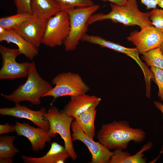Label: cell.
<instances>
[{
    "label": "cell",
    "instance_id": "cell-6",
    "mask_svg": "<svg viewBox=\"0 0 163 163\" xmlns=\"http://www.w3.org/2000/svg\"><path fill=\"white\" fill-rule=\"evenodd\" d=\"M52 82L54 87L44 97H52L54 99L65 96L71 97L86 94L90 89L79 74L71 72L57 75Z\"/></svg>",
    "mask_w": 163,
    "mask_h": 163
},
{
    "label": "cell",
    "instance_id": "cell-22",
    "mask_svg": "<svg viewBox=\"0 0 163 163\" xmlns=\"http://www.w3.org/2000/svg\"><path fill=\"white\" fill-rule=\"evenodd\" d=\"M15 137L13 136L1 135L0 137V158H13L19 150L14 145Z\"/></svg>",
    "mask_w": 163,
    "mask_h": 163
},
{
    "label": "cell",
    "instance_id": "cell-5",
    "mask_svg": "<svg viewBox=\"0 0 163 163\" xmlns=\"http://www.w3.org/2000/svg\"><path fill=\"white\" fill-rule=\"evenodd\" d=\"M100 8L97 4L87 7L76 8L69 11L70 29L69 36L64 45L67 52L74 50L86 33L87 23L89 18Z\"/></svg>",
    "mask_w": 163,
    "mask_h": 163
},
{
    "label": "cell",
    "instance_id": "cell-8",
    "mask_svg": "<svg viewBox=\"0 0 163 163\" xmlns=\"http://www.w3.org/2000/svg\"><path fill=\"white\" fill-rule=\"evenodd\" d=\"M2 66L0 70V79H14L27 77L31 62L19 63L16 58L21 53L18 49L10 48L0 45Z\"/></svg>",
    "mask_w": 163,
    "mask_h": 163
},
{
    "label": "cell",
    "instance_id": "cell-24",
    "mask_svg": "<svg viewBox=\"0 0 163 163\" xmlns=\"http://www.w3.org/2000/svg\"><path fill=\"white\" fill-rule=\"evenodd\" d=\"M61 10L69 12L76 8L85 7L94 4L92 0H53Z\"/></svg>",
    "mask_w": 163,
    "mask_h": 163
},
{
    "label": "cell",
    "instance_id": "cell-11",
    "mask_svg": "<svg viewBox=\"0 0 163 163\" xmlns=\"http://www.w3.org/2000/svg\"><path fill=\"white\" fill-rule=\"evenodd\" d=\"M46 112L45 108L38 110H32L25 105L16 104L14 107L0 109V114L3 116H10L28 120L38 127L49 130L50 125L46 120L45 114Z\"/></svg>",
    "mask_w": 163,
    "mask_h": 163
},
{
    "label": "cell",
    "instance_id": "cell-34",
    "mask_svg": "<svg viewBox=\"0 0 163 163\" xmlns=\"http://www.w3.org/2000/svg\"><path fill=\"white\" fill-rule=\"evenodd\" d=\"M160 49L161 50V51L162 52V53L163 54V41L162 42V43H161L160 46Z\"/></svg>",
    "mask_w": 163,
    "mask_h": 163
},
{
    "label": "cell",
    "instance_id": "cell-26",
    "mask_svg": "<svg viewBox=\"0 0 163 163\" xmlns=\"http://www.w3.org/2000/svg\"><path fill=\"white\" fill-rule=\"evenodd\" d=\"M155 83L158 85L159 90L158 96L161 101H163V70L159 68L151 67Z\"/></svg>",
    "mask_w": 163,
    "mask_h": 163
},
{
    "label": "cell",
    "instance_id": "cell-12",
    "mask_svg": "<svg viewBox=\"0 0 163 163\" xmlns=\"http://www.w3.org/2000/svg\"><path fill=\"white\" fill-rule=\"evenodd\" d=\"M15 132L18 136H24L30 141L33 151L37 152L43 150L47 142H50L52 137L49 130L36 128L27 123L15 122L14 125Z\"/></svg>",
    "mask_w": 163,
    "mask_h": 163
},
{
    "label": "cell",
    "instance_id": "cell-16",
    "mask_svg": "<svg viewBox=\"0 0 163 163\" xmlns=\"http://www.w3.org/2000/svg\"><path fill=\"white\" fill-rule=\"evenodd\" d=\"M0 41L16 44L21 54L30 60H33L38 54V48L13 30H6L0 27Z\"/></svg>",
    "mask_w": 163,
    "mask_h": 163
},
{
    "label": "cell",
    "instance_id": "cell-9",
    "mask_svg": "<svg viewBox=\"0 0 163 163\" xmlns=\"http://www.w3.org/2000/svg\"><path fill=\"white\" fill-rule=\"evenodd\" d=\"M72 140L82 142L87 147L91 155V163H109L113 155L111 152L99 142H95L86 135L79 128L75 120L71 126Z\"/></svg>",
    "mask_w": 163,
    "mask_h": 163
},
{
    "label": "cell",
    "instance_id": "cell-13",
    "mask_svg": "<svg viewBox=\"0 0 163 163\" xmlns=\"http://www.w3.org/2000/svg\"><path fill=\"white\" fill-rule=\"evenodd\" d=\"M81 40L83 42L96 44L103 47L107 48L124 53L132 58L141 67L144 76H148L151 73V70L140 59L139 56V53L136 48H131L126 47L99 36L90 35L86 33L84 35Z\"/></svg>",
    "mask_w": 163,
    "mask_h": 163
},
{
    "label": "cell",
    "instance_id": "cell-18",
    "mask_svg": "<svg viewBox=\"0 0 163 163\" xmlns=\"http://www.w3.org/2000/svg\"><path fill=\"white\" fill-rule=\"evenodd\" d=\"M152 142H149L145 144L141 149L136 154L132 155L127 151L119 149L114 150L109 163H145L147 158H144V152L151 149L152 147Z\"/></svg>",
    "mask_w": 163,
    "mask_h": 163
},
{
    "label": "cell",
    "instance_id": "cell-4",
    "mask_svg": "<svg viewBox=\"0 0 163 163\" xmlns=\"http://www.w3.org/2000/svg\"><path fill=\"white\" fill-rule=\"evenodd\" d=\"M45 119L50 125L49 134L52 138L59 134L64 142V146L70 157L75 161L77 156L72 143L70 128L74 119L62 110L59 111L55 107L50 108L45 114Z\"/></svg>",
    "mask_w": 163,
    "mask_h": 163
},
{
    "label": "cell",
    "instance_id": "cell-3",
    "mask_svg": "<svg viewBox=\"0 0 163 163\" xmlns=\"http://www.w3.org/2000/svg\"><path fill=\"white\" fill-rule=\"evenodd\" d=\"M27 79L24 84L20 85L13 93L9 94H1L8 101L15 104L27 101L32 104H40L41 98L51 91L53 87L39 75L34 62H31Z\"/></svg>",
    "mask_w": 163,
    "mask_h": 163
},
{
    "label": "cell",
    "instance_id": "cell-27",
    "mask_svg": "<svg viewBox=\"0 0 163 163\" xmlns=\"http://www.w3.org/2000/svg\"><path fill=\"white\" fill-rule=\"evenodd\" d=\"M31 0H13L16 8L17 13H28L32 14L31 8Z\"/></svg>",
    "mask_w": 163,
    "mask_h": 163
},
{
    "label": "cell",
    "instance_id": "cell-2",
    "mask_svg": "<svg viewBox=\"0 0 163 163\" xmlns=\"http://www.w3.org/2000/svg\"><path fill=\"white\" fill-rule=\"evenodd\" d=\"M111 11L108 13L94 14L89 18L87 26L96 22L109 20L126 26H138L142 28L146 25H152L149 12L141 11L137 0H128L122 5L111 3Z\"/></svg>",
    "mask_w": 163,
    "mask_h": 163
},
{
    "label": "cell",
    "instance_id": "cell-21",
    "mask_svg": "<svg viewBox=\"0 0 163 163\" xmlns=\"http://www.w3.org/2000/svg\"><path fill=\"white\" fill-rule=\"evenodd\" d=\"M34 15L30 13H17L16 14L0 18V27L4 29L14 30L28 21Z\"/></svg>",
    "mask_w": 163,
    "mask_h": 163
},
{
    "label": "cell",
    "instance_id": "cell-32",
    "mask_svg": "<svg viewBox=\"0 0 163 163\" xmlns=\"http://www.w3.org/2000/svg\"><path fill=\"white\" fill-rule=\"evenodd\" d=\"M0 163H13V162L11 158H0Z\"/></svg>",
    "mask_w": 163,
    "mask_h": 163
},
{
    "label": "cell",
    "instance_id": "cell-25",
    "mask_svg": "<svg viewBox=\"0 0 163 163\" xmlns=\"http://www.w3.org/2000/svg\"><path fill=\"white\" fill-rule=\"evenodd\" d=\"M149 13L152 25L163 34V9L156 8L152 9Z\"/></svg>",
    "mask_w": 163,
    "mask_h": 163
},
{
    "label": "cell",
    "instance_id": "cell-31",
    "mask_svg": "<svg viewBox=\"0 0 163 163\" xmlns=\"http://www.w3.org/2000/svg\"><path fill=\"white\" fill-rule=\"evenodd\" d=\"M154 104L156 107L158 109L160 110L162 113L163 114V104L161 103L158 101H155L154 102Z\"/></svg>",
    "mask_w": 163,
    "mask_h": 163
},
{
    "label": "cell",
    "instance_id": "cell-33",
    "mask_svg": "<svg viewBox=\"0 0 163 163\" xmlns=\"http://www.w3.org/2000/svg\"><path fill=\"white\" fill-rule=\"evenodd\" d=\"M158 5L160 8H163V0H162L159 3Z\"/></svg>",
    "mask_w": 163,
    "mask_h": 163
},
{
    "label": "cell",
    "instance_id": "cell-30",
    "mask_svg": "<svg viewBox=\"0 0 163 163\" xmlns=\"http://www.w3.org/2000/svg\"><path fill=\"white\" fill-rule=\"evenodd\" d=\"M104 1H108L111 3L118 5H122L125 4L128 0H102Z\"/></svg>",
    "mask_w": 163,
    "mask_h": 163
},
{
    "label": "cell",
    "instance_id": "cell-17",
    "mask_svg": "<svg viewBox=\"0 0 163 163\" xmlns=\"http://www.w3.org/2000/svg\"><path fill=\"white\" fill-rule=\"evenodd\" d=\"M69 157L65 146L56 142L51 143L48 151L42 157H35L25 155L21 157L25 163H63Z\"/></svg>",
    "mask_w": 163,
    "mask_h": 163
},
{
    "label": "cell",
    "instance_id": "cell-29",
    "mask_svg": "<svg viewBox=\"0 0 163 163\" xmlns=\"http://www.w3.org/2000/svg\"><path fill=\"white\" fill-rule=\"evenodd\" d=\"M162 0H141V3L145 5L147 9H154Z\"/></svg>",
    "mask_w": 163,
    "mask_h": 163
},
{
    "label": "cell",
    "instance_id": "cell-7",
    "mask_svg": "<svg viewBox=\"0 0 163 163\" xmlns=\"http://www.w3.org/2000/svg\"><path fill=\"white\" fill-rule=\"evenodd\" d=\"M68 12L61 10L47 21L42 43L53 48L64 44L70 31Z\"/></svg>",
    "mask_w": 163,
    "mask_h": 163
},
{
    "label": "cell",
    "instance_id": "cell-23",
    "mask_svg": "<svg viewBox=\"0 0 163 163\" xmlns=\"http://www.w3.org/2000/svg\"><path fill=\"white\" fill-rule=\"evenodd\" d=\"M142 54V58L148 65L163 70V54L160 47Z\"/></svg>",
    "mask_w": 163,
    "mask_h": 163
},
{
    "label": "cell",
    "instance_id": "cell-20",
    "mask_svg": "<svg viewBox=\"0 0 163 163\" xmlns=\"http://www.w3.org/2000/svg\"><path fill=\"white\" fill-rule=\"evenodd\" d=\"M96 107H92L75 117V120L79 128L88 136L93 139L95 135L94 120Z\"/></svg>",
    "mask_w": 163,
    "mask_h": 163
},
{
    "label": "cell",
    "instance_id": "cell-19",
    "mask_svg": "<svg viewBox=\"0 0 163 163\" xmlns=\"http://www.w3.org/2000/svg\"><path fill=\"white\" fill-rule=\"evenodd\" d=\"M31 8L33 15L47 20L61 10L53 0H31Z\"/></svg>",
    "mask_w": 163,
    "mask_h": 163
},
{
    "label": "cell",
    "instance_id": "cell-14",
    "mask_svg": "<svg viewBox=\"0 0 163 163\" xmlns=\"http://www.w3.org/2000/svg\"><path fill=\"white\" fill-rule=\"evenodd\" d=\"M48 20L34 15L13 30L38 48L42 43Z\"/></svg>",
    "mask_w": 163,
    "mask_h": 163
},
{
    "label": "cell",
    "instance_id": "cell-10",
    "mask_svg": "<svg viewBox=\"0 0 163 163\" xmlns=\"http://www.w3.org/2000/svg\"><path fill=\"white\" fill-rule=\"evenodd\" d=\"M127 38L142 54L160 47L163 41V34L153 25H146L140 31L131 32Z\"/></svg>",
    "mask_w": 163,
    "mask_h": 163
},
{
    "label": "cell",
    "instance_id": "cell-28",
    "mask_svg": "<svg viewBox=\"0 0 163 163\" xmlns=\"http://www.w3.org/2000/svg\"><path fill=\"white\" fill-rule=\"evenodd\" d=\"M15 132L14 125H10L8 123L0 125V134L8 133Z\"/></svg>",
    "mask_w": 163,
    "mask_h": 163
},
{
    "label": "cell",
    "instance_id": "cell-15",
    "mask_svg": "<svg viewBox=\"0 0 163 163\" xmlns=\"http://www.w3.org/2000/svg\"><path fill=\"white\" fill-rule=\"evenodd\" d=\"M101 100L100 97L86 94L71 97L70 100L65 106L63 110L74 120L76 117L91 107H97Z\"/></svg>",
    "mask_w": 163,
    "mask_h": 163
},
{
    "label": "cell",
    "instance_id": "cell-1",
    "mask_svg": "<svg viewBox=\"0 0 163 163\" xmlns=\"http://www.w3.org/2000/svg\"><path fill=\"white\" fill-rule=\"evenodd\" d=\"M97 137L100 142L110 150H124L131 141L141 143L145 139L146 134L142 129L131 127L127 121L115 120L102 125Z\"/></svg>",
    "mask_w": 163,
    "mask_h": 163
}]
</instances>
